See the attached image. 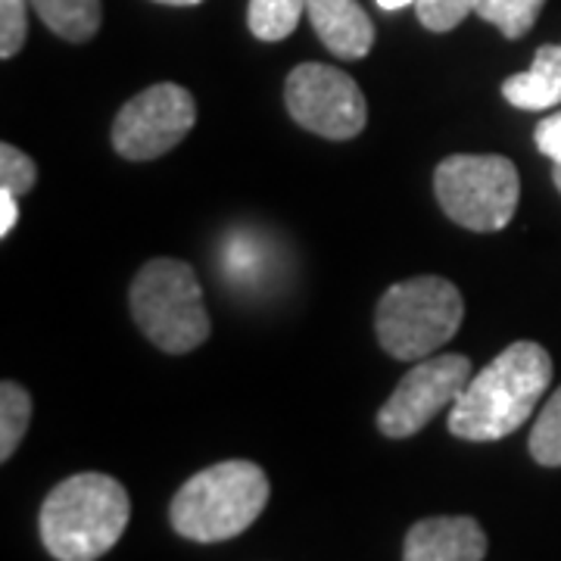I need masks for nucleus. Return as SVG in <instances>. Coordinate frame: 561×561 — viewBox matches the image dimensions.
I'll use <instances>...</instances> for the list:
<instances>
[{
	"label": "nucleus",
	"mask_w": 561,
	"mask_h": 561,
	"mask_svg": "<svg viewBox=\"0 0 561 561\" xmlns=\"http://www.w3.org/2000/svg\"><path fill=\"white\" fill-rule=\"evenodd\" d=\"M552 381V359L540 343L518 341L474 375L449 409V434L490 443L515 434L534 415Z\"/></svg>",
	"instance_id": "1"
},
{
	"label": "nucleus",
	"mask_w": 561,
	"mask_h": 561,
	"mask_svg": "<svg viewBox=\"0 0 561 561\" xmlns=\"http://www.w3.org/2000/svg\"><path fill=\"white\" fill-rule=\"evenodd\" d=\"M131 500L116 478L84 471L57 483L41 505V542L57 561H98L128 527Z\"/></svg>",
	"instance_id": "2"
},
{
	"label": "nucleus",
	"mask_w": 561,
	"mask_h": 561,
	"mask_svg": "<svg viewBox=\"0 0 561 561\" xmlns=\"http://www.w3.org/2000/svg\"><path fill=\"white\" fill-rule=\"evenodd\" d=\"M265 502L268 478L256 461H219L181 486L169 505V522L184 540L221 542L256 522Z\"/></svg>",
	"instance_id": "3"
},
{
	"label": "nucleus",
	"mask_w": 561,
	"mask_h": 561,
	"mask_svg": "<svg viewBox=\"0 0 561 561\" xmlns=\"http://www.w3.org/2000/svg\"><path fill=\"white\" fill-rule=\"evenodd\" d=\"M465 319L456 284L421 275L393 284L378 302V341L393 359H427L453 341Z\"/></svg>",
	"instance_id": "4"
},
{
	"label": "nucleus",
	"mask_w": 561,
	"mask_h": 561,
	"mask_svg": "<svg viewBox=\"0 0 561 561\" xmlns=\"http://www.w3.org/2000/svg\"><path fill=\"white\" fill-rule=\"evenodd\" d=\"M131 319L162 353H191L209 337L197 272L179 260L147 262L131 284Z\"/></svg>",
	"instance_id": "5"
},
{
	"label": "nucleus",
	"mask_w": 561,
	"mask_h": 561,
	"mask_svg": "<svg viewBox=\"0 0 561 561\" xmlns=\"http://www.w3.org/2000/svg\"><path fill=\"white\" fill-rule=\"evenodd\" d=\"M443 213L468 231H502L522 197L515 162L496 153H456L434 172Z\"/></svg>",
	"instance_id": "6"
},
{
	"label": "nucleus",
	"mask_w": 561,
	"mask_h": 561,
	"mask_svg": "<svg viewBox=\"0 0 561 561\" xmlns=\"http://www.w3.org/2000/svg\"><path fill=\"white\" fill-rule=\"evenodd\" d=\"M284 101L290 116L302 128L328 140H350L359 135L368 122V106L359 84L346 72L324 62H302L284 88Z\"/></svg>",
	"instance_id": "7"
},
{
	"label": "nucleus",
	"mask_w": 561,
	"mask_h": 561,
	"mask_svg": "<svg viewBox=\"0 0 561 561\" xmlns=\"http://www.w3.org/2000/svg\"><path fill=\"white\" fill-rule=\"evenodd\" d=\"M197 122V103L187 88L160 81L125 103L113 122V147L125 160H157L187 138Z\"/></svg>",
	"instance_id": "8"
},
{
	"label": "nucleus",
	"mask_w": 561,
	"mask_h": 561,
	"mask_svg": "<svg viewBox=\"0 0 561 561\" xmlns=\"http://www.w3.org/2000/svg\"><path fill=\"white\" fill-rule=\"evenodd\" d=\"M468 381H471L468 356L449 353V356L421 359L402 378L393 397L381 405V412H378L381 434L393 437V440H405V437L419 434L421 427L437 419L446 405L459 400Z\"/></svg>",
	"instance_id": "9"
},
{
	"label": "nucleus",
	"mask_w": 561,
	"mask_h": 561,
	"mask_svg": "<svg viewBox=\"0 0 561 561\" xmlns=\"http://www.w3.org/2000/svg\"><path fill=\"white\" fill-rule=\"evenodd\" d=\"M490 549L483 527L468 515L424 518L405 534L402 561H483Z\"/></svg>",
	"instance_id": "10"
},
{
	"label": "nucleus",
	"mask_w": 561,
	"mask_h": 561,
	"mask_svg": "<svg viewBox=\"0 0 561 561\" xmlns=\"http://www.w3.org/2000/svg\"><path fill=\"white\" fill-rule=\"evenodd\" d=\"M306 16L334 57H368L375 44V25L359 7V0H306Z\"/></svg>",
	"instance_id": "11"
},
{
	"label": "nucleus",
	"mask_w": 561,
	"mask_h": 561,
	"mask_svg": "<svg viewBox=\"0 0 561 561\" xmlns=\"http://www.w3.org/2000/svg\"><path fill=\"white\" fill-rule=\"evenodd\" d=\"M502 98L518 110H549L561 103V44H542L527 72L502 81Z\"/></svg>",
	"instance_id": "12"
},
{
	"label": "nucleus",
	"mask_w": 561,
	"mask_h": 561,
	"mask_svg": "<svg viewBox=\"0 0 561 561\" xmlns=\"http://www.w3.org/2000/svg\"><path fill=\"white\" fill-rule=\"evenodd\" d=\"M44 25L66 41H91L103 20L101 0H32Z\"/></svg>",
	"instance_id": "13"
},
{
	"label": "nucleus",
	"mask_w": 561,
	"mask_h": 561,
	"mask_svg": "<svg viewBox=\"0 0 561 561\" xmlns=\"http://www.w3.org/2000/svg\"><path fill=\"white\" fill-rule=\"evenodd\" d=\"M306 0H250L247 25L260 41H284L297 32Z\"/></svg>",
	"instance_id": "14"
},
{
	"label": "nucleus",
	"mask_w": 561,
	"mask_h": 561,
	"mask_svg": "<svg viewBox=\"0 0 561 561\" xmlns=\"http://www.w3.org/2000/svg\"><path fill=\"white\" fill-rule=\"evenodd\" d=\"M32 421V397L13 381L0 383V459L7 461L20 449Z\"/></svg>",
	"instance_id": "15"
},
{
	"label": "nucleus",
	"mask_w": 561,
	"mask_h": 561,
	"mask_svg": "<svg viewBox=\"0 0 561 561\" xmlns=\"http://www.w3.org/2000/svg\"><path fill=\"white\" fill-rule=\"evenodd\" d=\"M546 0H478V16L496 25L505 38H524L540 16Z\"/></svg>",
	"instance_id": "16"
},
{
	"label": "nucleus",
	"mask_w": 561,
	"mask_h": 561,
	"mask_svg": "<svg viewBox=\"0 0 561 561\" xmlns=\"http://www.w3.org/2000/svg\"><path fill=\"white\" fill-rule=\"evenodd\" d=\"M530 456L546 468H561V387L537 415L530 431Z\"/></svg>",
	"instance_id": "17"
},
{
	"label": "nucleus",
	"mask_w": 561,
	"mask_h": 561,
	"mask_svg": "<svg viewBox=\"0 0 561 561\" xmlns=\"http://www.w3.org/2000/svg\"><path fill=\"white\" fill-rule=\"evenodd\" d=\"M28 7L32 0H0V57L13 60L28 35Z\"/></svg>",
	"instance_id": "18"
},
{
	"label": "nucleus",
	"mask_w": 561,
	"mask_h": 561,
	"mask_svg": "<svg viewBox=\"0 0 561 561\" xmlns=\"http://www.w3.org/2000/svg\"><path fill=\"white\" fill-rule=\"evenodd\" d=\"M474 10H478V0H415L421 25L431 32H453Z\"/></svg>",
	"instance_id": "19"
},
{
	"label": "nucleus",
	"mask_w": 561,
	"mask_h": 561,
	"mask_svg": "<svg viewBox=\"0 0 561 561\" xmlns=\"http://www.w3.org/2000/svg\"><path fill=\"white\" fill-rule=\"evenodd\" d=\"M35 181H38V169L32 157H25L13 144H3L0 147V187L22 197L35 187Z\"/></svg>",
	"instance_id": "20"
},
{
	"label": "nucleus",
	"mask_w": 561,
	"mask_h": 561,
	"mask_svg": "<svg viewBox=\"0 0 561 561\" xmlns=\"http://www.w3.org/2000/svg\"><path fill=\"white\" fill-rule=\"evenodd\" d=\"M534 138H537V147H540L542 157H549L556 165H561V110L552 113V116H546L537 125Z\"/></svg>",
	"instance_id": "21"
},
{
	"label": "nucleus",
	"mask_w": 561,
	"mask_h": 561,
	"mask_svg": "<svg viewBox=\"0 0 561 561\" xmlns=\"http://www.w3.org/2000/svg\"><path fill=\"white\" fill-rule=\"evenodd\" d=\"M20 221V206H16V194L0 187V238H7Z\"/></svg>",
	"instance_id": "22"
},
{
	"label": "nucleus",
	"mask_w": 561,
	"mask_h": 561,
	"mask_svg": "<svg viewBox=\"0 0 561 561\" xmlns=\"http://www.w3.org/2000/svg\"><path fill=\"white\" fill-rule=\"evenodd\" d=\"M409 3H415V0H378L381 10H402V7H409Z\"/></svg>",
	"instance_id": "23"
},
{
	"label": "nucleus",
	"mask_w": 561,
	"mask_h": 561,
	"mask_svg": "<svg viewBox=\"0 0 561 561\" xmlns=\"http://www.w3.org/2000/svg\"><path fill=\"white\" fill-rule=\"evenodd\" d=\"M157 3H169V7H194V3H203V0H157Z\"/></svg>",
	"instance_id": "24"
},
{
	"label": "nucleus",
	"mask_w": 561,
	"mask_h": 561,
	"mask_svg": "<svg viewBox=\"0 0 561 561\" xmlns=\"http://www.w3.org/2000/svg\"><path fill=\"white\" fill-rule=\"evenodd\" d=\"M552 181H556V187L561 191V165H556V172H552Z\"/></svg>",
	"instance_id": "25"
}]
</instances>
